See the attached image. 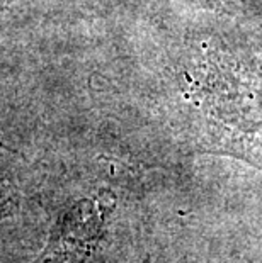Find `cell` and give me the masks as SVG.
<instances>
[{"label":"cell","mask_w":262,"mask_h":263,"mask_svg":"<svg viewBox=\"0 0 262 263\" xmlns=\"http://www.w3.org/2000/svg\"><path fill=\"white\" fill-rule=\"evenodd\" d=\"M99 224L96 211L89 204L70 209L51 234V239L36 263H80L96 243Z\"/></svg>","instance_id":"obj_1"},{"label":"cell","mask_w":262,"mask_h":263,"mask_svg":"<svg viewBox=\"0 0 262 263\" xmlns=\"http://www.w3.org/2000/svg\"><path fill=\"white\" fill-rule=\"evenodd\" d=\"M10 202H12V197H4L0 194V216L9 214L10 212Z\"/></svg>","instance_id":"obj_2"}]
</instances>
